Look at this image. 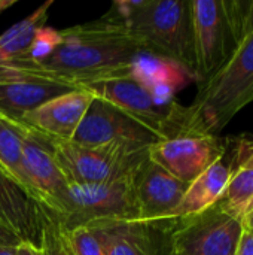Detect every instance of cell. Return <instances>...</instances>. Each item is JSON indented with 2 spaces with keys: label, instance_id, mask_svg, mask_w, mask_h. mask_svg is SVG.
Returning a JSON list of instances; mask_svg holds the SVG:
<instances>
[{
  "label": "cell",
  "instance_id": "24",
  "mask_svg": "<svg viewBox=\"0 0 253 255\" xmlns=\"http://www.w3.org/2000/svg\"><path fill=\"white\" fill-rule=\"evenodd\" d=\"M40 247H42V251L45 255H73L61 230L46 214L43 218Z\"/></svg>",
  "mask_w": 253,
  "mask_h": 255
},
{
  "label": "cell",
  "instance_id": "6",
  "mask_svg": "<svg viewBox=\"0 0 253 255\" xmlns=\"http://www.w3.org/2000/svg\"><path fill=\"white\" fill-rule=\"evenodd\" d=\"M76 90L82 88L28 57L0 61V114L12 121L19 123L27 112Z\"/></svg>",
  "mask_w": 253,
  "mask_h": 255
},
{
  "label": "cell",
  "instance_id": "30",
  "mask_svg": "<svg viewBox=\"0 0 253 255\" xmlns=\"http://www.w3.org/2000/svg\"><path fill=\"white\" fill-rule=\"evenodd\" d=\"M16 1L13 0H0V15L6 10V9H9V7H12L13 4H15Z\"/></svg>",
  "mask_w": 253,
  "mask_h": 255
},
{
  "label": "cell",
  "instance_id": "32",
  "mask_svg": "<svg viewBox=\"0 0 253 255\" xmlns=\"http://www.w3.org/2000/svg\"><path fill=\"white\" fill-rule=\"evenodd\" d=\"M173 255H174V253H173Z\"/></svg>",
  "mask_w": 253,
  "mask_h": 255
},
{
  "label": "cell",
  "instance_id": "3",
  "mask_svg": "<svg viewBox=\"0 0 253 255\" xmlns=\"http://www.w3.org/2000/svg\"><path fill=\"white\" fill-rule=\"evenodd\" d=\"M109 10L125 21L143 52L177 63L197 81L191 0H121Z\"/></svg>",
  "mask_w": 253,
  "mask_h": 255
},
{
  "label": "cell",
  "instance_id": "31",
  "mask_svg": "<svg viewBox=\"0 0 253 255\" xmlns=\"http://www.w3.org/2000/svg\"><path fill=\"white\" fill-rule=\"evenodd\" d=\"M18 247H0V255H15Z\"/></svg>",
  "mask_w": 253,
  "mask_h": 255
},
{
  "label": "cell",
  "instance_id": "29",
  "mask_svg": "<svg viewBox=\"0 0 253 255\" xmlns=\"http://www.w3.org/2000/svg\"><path fill=\"white\" fill-rule=\"evenodd\" d=\"M242 224H243V230L253 233V202L248 208V211L245 212V215L242 218Z\"/></svg>",
  "mask_w": 253,
  "mask_h": 255
},
{
  "label": "cell",
  "instance_id": "25",
  "mask_svg": "<svg viewBox=\"0 0 253 255\" xmlns=\"http://www.w3.org/2000/svg\"><path fill=\"white\" fill-rule=\"evenodd\" d=\"M231 167L239 169H252L253 170V137H243L237 140L236 149L233 151V158H231Z\"/></svg>",
  "mask_w": 253,
  "mask_h": 255
},
{
  "label": "cell",
  "instance_id": "26",
  "mask_svg": "<svg viewBox=\"0 0 253 255\" xmlns=\"http://www.w3.org/2000/svg\"><path fill=\"white\" fill-rule=\"evenodd\" d=\"M21 244L22 239L10 229H7L3 223H0V247H19Z\"/></svg>",
  "mask_w": 253,
  "mask_h": 255
},
{
  "label": "cell",
  "instance_id": "21",
  "mask_svg": "<svg viewBox=\"0 0 253 255\" xmlns=\"http://www.w3.org/2000/svg\"><path fill=\"white\" fill-rule=\"evenodd\" d=\"M253 202V170L252 169H234L225 187V191L219 203L239 218H243L245 212Z\"/></svg>",
  "mask_w": 253,
  "mask_h": 255
},
{
  "label": "cell",
  "instance_id": "11",
  "mask_svg": "<svg viewBox=\"0 0 253 255\" xmlns=\"http://www.w3.org/2000/svg\"><path fill=\"white\" fill-rule=\"evenodd\" d=\"M225 140L213 134H179L149 148V158L174 178L191 184L227 154Z\"/></svg>",
  "mask_w": 253,
  "mask_h": 255
},
{
  "label": "cell",
  "instance_id": "9",
  "mask_svg": "<svg viewBox=\"0 0 253 255\" xmlns=\"http://www.w3.org/2000/svg\"><path fill=\"white\" fill-rule=\"evenodd\" d=\"M191 7L195 76L200 84L227 63L234 49V40L222 1L192 0Z\"/></svg>",
  "mask_w": 253,
  "mask_h": 255
},
{
  "label": "cell",
  "instance_id": "10",
  "mask_svg": "<svg viewBox=\"0 0 253 255\" xmlns=\"http://www.w3.org/2000/svg\"><path fill=\"white\" fill-rule=\"evenodd\" d=\"M72 140L91 146L125 145L151 148L161 139L113 105L94 97Z\"/></svg>",
  "mask_w": 253,
  "mask_h": 255
},
{
  "label": "cell",
  "instance_id": "13",
  "mask_svg": "<svg viewBox=\"0 0 253 255\" xmlns=\"http://www.w3.org/2000/svg\"><path fill=\"white\" fill-rule=\"evenodd\" d=\"M24 127L22 172L30 197L43 209L51 211L66 191L69 182L58 167L46 140L36 131Z\"/></svg>",
  "mask_w": 253,
  "mask_h": 255
},
{
  "label": "cell",
  "instance_id": "27",
  "mask_svg": "<svg viewBox=\"0 0 253 255\" xmlns=\"http://www.w3.org/2000/svg\"><path fill=\"white\" fill-rule=\"evenodd\" d=\"M234 255H253V233L243 230L236 254Z\"/></svg>",
  "mask_w": 253,
  "mask_h": 255
},
{
  "label": "cell",
  "instance_id": "12",
  "mask_svg": "<svg viewBox=\"0 0 253 255\" xmlns=\"http://www.w3.org/2000/svg\"><path fill=\"white\" fill-rule=\"evenodd\" d=\"M131 185L139 212L137 221L143 223L167 221L189 187L149 157L133 173Z\"/></svg>",
  "mask_w": 253,
  "mask_h": 255
},
{
  "label": "cell",
  "instance_id": "7",
  "mask_svg": "<svg viewBox=\"0 0 253 255\" xmlns=\"http://www.w3.org/2000/svg\"><path fill=\"white\" fill-rule=\"evenodd\" d=\"M82 90L130 115L152 130L161 140L180 134L179 112L182 105L176 102L170 108L158 106L149 88L130 76L128 72L88 82L82 85Z\"/></svg>",
  "mask_w": 253,
  "mask_h": 255
},
{
  "label": "cell",
  "instance_id": "14",
  "mask_svg": "<svg viewBox=\"0 0 253 255\" xmlns=\"http://www.w3.org/2000/svg\"><path fill=\"white\" fill-rule=\"evenodd\" d=\"M92 100L85 90L70 91L27 112L19 123L43 137L72 140Z\"/></svg>",
  "mask_w": 253,
  "mask_h": 255
},
{
  "label": "cell",
  "instance_id": "8",
  "mask_svg": "<svg viewBox=\"0 0 253 255\" xmlns=\"http://www.w3.org/2000/svg\"><path fill=\"white\" fill-rule=\"evenodd\" d=\"M242 233V218L218 202L198 215L173 221L171 247L174 255H234Z\"/></svg>",
  "mask_w": 253,
  "mask_h": 255
},
{
  "label": "cell",
  "instance_id": "15",
  "mask_svg": "<svg viewBox=\"0 0 253 255\" xmlns=\"http://www.w3.org/2000/svg\"><path fill=\"white\" fill-rule=\"evenodd\" d=\"M106 255H173L171 223H112Z\"/></svg>",
  "mask_w": 253,
  "mask_h": 255
},
{
  "label": "cell",
  "instance_id": "18",
  "mask_svg": "<svg viewBox=\"0 0 253 255\" xmlns=\"http://www.w3.org/2000/svg\"><path fill=\"white\" fill-rule=\"evenodd\" d=\"M52 4L54 0L42 3L28 16L15 22L0 34V61L19 60L27 57L34 34L40 27L46 25Z\"/></svg>",
  "mask_w": 253,
  "mask_h": 255
},
{
  "label": "cell",
  "instance_id": "5",
  "mask_svg": "<svg viewBox=\"0 0 253 255\" xmlns=\"http://www.w3.org/2000/svg\"><path fill=\"white\" fill-rule=\"evenodd\" d=\"M43 139L69 184H103L127 179L149 157V148L125 145L91 146L73 140Z\"/></svg>",
  "mask_w": 253,
  "mask_h": 255
},
{
  "label": "cell",
  "instance_id": "20",
  "mask_svg": "<svg viewBox=\"0 0 253 255\" xmlns=\"http://www.w3.org/2000/svg\"><path fill=\"white\" fill-rule=\"evenodd\" d=\"M22 139L24 127L0 114V170L18 184L28 196V185L22 172Z\"/></svg>",
  "mask_w": 253,
  "mask_h": 255
},
{
  "label": "cell",
  "instance_id": "23",
  "mask_svg": "<svg viewBox=\"0 0 253 255\" xmlns=\"http://www.w3.org/2000/svg\"><path fill=\"white\" fill-rule=\"evenodd\" d=\"M61 42L60 30L52 28L49 25H43L37 30V33L33 37V42L30 45L27 57L37 63H45L58 48Z\"/></svg>",
  "mask_w": 253,
  "mask_h": 255
},
{
  "label": "cell",
  "instance_id": "28",
  "mask_svg": "<svg viewBox=\"0 0 253 255\" xmlns=\"http://www.w3.org/2000/svg\"><path fill=\"white\" fill-rule=\"evenodd\" d=\"M15 255H45L42 251V247L33 245L30 242H22L18 248H16V254Z\"/></svg>",
  "mask_w": 253,
  "mask_h": 255
},
{
  "label": "cell",
  "instance_id": "22",
  "mask_svg": "<svg viewBox=\"0 0 253 255\" xmlns=\"http://www.w3.org/2000/svg\"><path fill=\"white\" fill-rule=\"evenodd\" d=\"M107 226L109 224H91L61 233L73 255H106L109 242Z\"/></svg>",
  "mask_w": 253,
  "mask_h": 255
},
{
  "label": "cell",
  "instance_id": "16",
  "mask_svg": "<svg viewBox=\"0 0 253 255\" xmlns=\"http://www.w3.org/2000/svg\"><path fill=\"white\" fill-rule=\"evenodd\" d=\"M43 218V209L0 170V223L16 233L22 242L40 247Z\"/></svg>",
  "mask_w": 253,
  "mask_h": 255
},
{
  "label": "cell",
  "instance_id": "2",
  "mask_svg": "<svg viewBox=\"0 0 253 255\" xmlns=\"http://www.w3.org/2000/svg\"><path fill=\"white\" fill-rule=\"evenodd\" d=\"M61 42L42 63L55 75L82 85L130 72L142 48L124 19L107 10L94 21L60 30Z\"/></svg>",
  "mask_w": 253,
  "mask_h": 255
},
{
  "label": "cell",
  "instance_id": "17",
  "mask_svg": "<svg viewBox=\"0 0 253 255\" xmlns=\"http://www.w3.org/2000/svg\"><path fill=\"white\" fill-rule=\"evenodd\" d=\"M231 172V161L227 163L224 155L189 184L180 203L170 214L167 221L173 223L198 215L218 203L225 191Z\"/></svg>",
  "mask_w": 253,
  "mask_h": 255
},
{
  "label": "cell",
  "instance_id": "19",
  "mask_svg": "<svg viewBox=\"0 0 253 255\" xmlns=\"http://www.w3.org/2000/svg\"><path fill=\"white\" fill-rule=\"evenodd\" d=\"M128 73L148 88L166 84L179 90L189 79H195L186 69H183L177 63L148 52H142L136 57V60L130 66Z\"/></svg>",
  "mask_w": 253,
  "mask_h": 255
},
{
  "label": "cell",
  "instance_id": "4",
  "mask_svg": "<svg viewBox=\"0 0 253 255\" xmlns=\"http://www.w3.org/2000/svg\"><path fill=\"white\" fill-rule=\"evenodd\" d=\"M45 214L61 232L139 220L131 178L103 184H69L55 206Z\"/></svg>",
  "mask_w": 253,
  "mask_h": 255
},
{
  "label": "cell",
  "instance_id": "1",
  "mask_svg": "<svg viewBox=\"0 0 253 255\" xmlns=\"http://www.w3.org/2000/svg\"><path fill=\"white\" fill-rule=\"evenodd\" d=\"M234 49L227 63L198 84L191 105L182 106V134H213L253 102V0H222Z\"/></svg>",
  "mask_w": 253,
  "mask_h": 255
}]
</instances>
